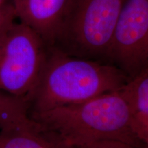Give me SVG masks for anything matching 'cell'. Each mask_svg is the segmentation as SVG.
I'll return each mask as SVG.
<instances>
[{"mask_svg":"<svg viewBox=\"0 0 148 148\" xmlns=\"http://www.w3.org/2000/svg\"><path fill=\"white\" fill-rule=\"evenodd\" d=\"M41 130L66 148L117 140L138 148L132 127L134 112L125 86L84 102L29 114Z\"/></svg>","mask_w":148,"mask_h":148,"instance_id":"cell-1","label":"cell"},{"mask_svg":"<svg viewBox=\"0 0 148 148\" xmlns=\"http://www.w3.org/2000/svg\"><path fill=\"white\" fill-rule=\"evenodd\" d=\"M75 0H11L16 18L53 47Z\"/></svg>","mask_w":148,"mask_h":148,"instance_id":"cell-6","label":"cell"},{"mask_svg":"<svg viewBox=\"0 0 148 148\" xmlns=\"http://www.w3.org/2000/svg\"><path fill=\"white\" fill-rule=\"evenodd\" d=\"M6 1H7V0H0V5L3 4V3H5Z\"/></svg>","mask_w":148,"mask_h":148,"instance_id":"cell-12","label":"cell"},{"mask_svg":"<svg viewBox=\"0 0 148 148\" xmlns=\"http://www.w3.org/2000/svg\"><path fill=\"white\" fill-rule=\"evenodd\" d=\"M146 147H147V148H148V143L147 144V145H146Z\"/></svg>","mask_w":148,"mask_h":148,"instance_id":"cell-13","label":"cell"},{"mask_svg":"<svg viewBox=\"0 0 148 148\" xmlns=\"http://www.w3.org/2000/svg\"><path fill=\"white\" fill-rule=\"evenodd\" d=\"M125 0H75L53 47L72 56L108 62Z\"/></svg>","mask_w":148,"mask_h":148,"instance_id":"cell-3","label":"cell"},{"mask_svg":"<svg viewBox=\"0 0 148 148\" xmlns=\"http://www.w3.org/2000/svg\"><path fill=\"white\" fill-rule=\"evenodd\" d=\"M16 15L12 1L0 5V37L16 21Z\"/></svg>","mask_w":148,"mask_h":148,"instance_id":"cell-10","label":"cell"},{"mask_svg":"<svg viewBox=\"0 0 148 148\" xmlns=\"http://www.w3.org/2000/svg\"><path fill=\"white\" fill-rule=\"evenodd\" d=\"M30 120L29 101L0 90V130L12 128Z\"/></svg>","mask_w":148,"mask_h":148,"instance_id":"cell-9","label":"cell"},{"mask_svg":"<svg viewBox=\"0 0 148 148\" xmlns=\"http://www.w3.org/2000/svg\"><path fill=\"white\" fill-rule=\"evenodd\" d=\"M73 148H136L129 144L117 140H101Z\"/></svg>","mask_w":148,"mask_h":148,"instance_id":"cell-11","label":"cell"},{"mask_svg":"<svg viewBox=\"0 0 148 148\" xmlns=\"http://www.w3.org/2000/svg\"><path fill=\"white\" fill-rule=\"evenodd\" d=\"M47 48L33 29L14 22L0 37V90L28 100L45 64Z\"/></svg>","mask_w":148,"mask_h":148,"instance_id":"cell-4","label":"cell"},{"mask_svg":"<svg viewBox=\"0 0 148 148\" xmlns=\"http://www.w3.org/2000/svg\"><path fill=\"white\" fill-rule=\"evenodd\" d=\"M130 79L114 64L47 47L40 77L28 99L29 114L84 102L121 89Z\"/></svg>","mask_w":148,"mask_h":148,"instance_id":"cell-2","label":"cell"},{"mask_svg":"<svg viewBox=\"0 0 148 148\" xmlns=\"http://www.w3.org/2000/svg\"><path fill=\"white\" fill-rule=\"evenodd\" d=\"M107 62L130 79L148 69V0H125Z\"/></svg>","mask_w":148,"mask_h":148,"instance_id":"cell-5","label":"cell"},{"mask_svg":"<svg viewBox=\"0 0 148 148\" xmlns=\"http://www.w3.org/2000/svg\"><path fill=\"white\" fill-rule=\"evenodd\" d=\"M0 148H66L30 117L24 124L0 130Z\"/></svg>","mask_w":148,"mask_h":148,"instance_id":"cell-7","label":"cell"},{"mask_svg":"<svg viewBox=\"0 0 148 148\" xmlns=\"http://www.w3.org/2000/svg\"><path fill=\"white\" fill-rule=\"evenodd\" d=\"M134 117L133 126L140 136H148V69L125 85Z\"/></svg>","mask_w":148,"mask_h":148,"instance_id":"cell-8","label":"cell"}]
</instances>
